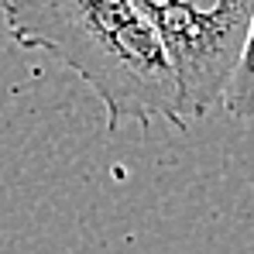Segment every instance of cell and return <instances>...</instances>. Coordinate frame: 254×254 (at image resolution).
Returning <instances> with one entry per match:
<instances>
[{
	"mask_svg": "<svg viewBox=\"0 0 254 254\" xmlns=\"http://www.w3.org/2000/svg\"><path fill=\"white\" fill-rule=\"evenodd\" d=\"M223 107L237 121H254V14L244 48H241V59H237V69H234L227 93H223Z\"/></svg>",
	"mask_w": 254,
	"mask_h": 254,
	"instance_id": "obj_3",
	"label": "cell"
},
{
	"mask_svg": "<svg viewBox=\"0 0 254 254\" xmlns=\"http://www.w3.org/2000/svg\"><path fill=\"white\" fill-rule=\"evenodd\" d=\"M254 0H169L155 31L172 62L182 121H203L223 103L251 28Z\"/></svg>",
	"mask_w": 254,
	"mask_h": 254,
	"instance_id": "obj_2",
	"label": "cell"
},
{
	"mask_svg": "<svg viewBox=\"0 0 254 254\" xmlns=\"http://www.w3.org/2000/svg\"><path fill=\"white\" fill-rule=\"evenodd\" d=\"M7 35L69 65L107 110V127H186L179 83L155 24L134 0H0Z\"/></svg>",
	"mask_w": 254,
	"mask_h": 254,
	"instance_id": "obj_1",
	"label": "cell"
}]
</instances>
